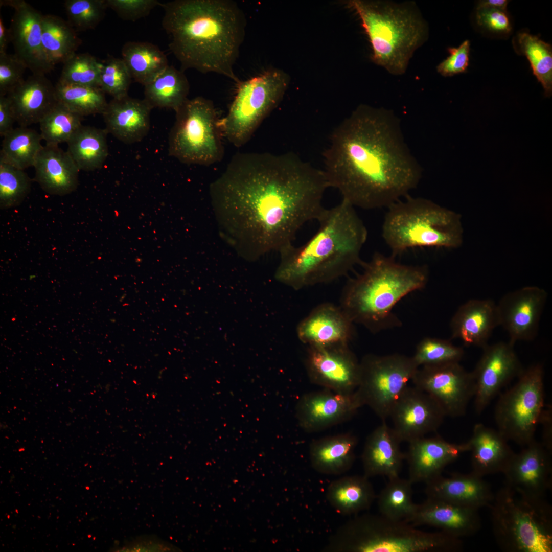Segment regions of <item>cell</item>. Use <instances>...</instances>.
Wrapping results in <instances>:
<instances>
[{"label": "cell", "mask_w": 552, "mask_h": 552, "mask_svg": "<svg viewBox=\"0 0 552 552\" xmlns=\"http://www.w3.org/2000/svg\"><path fill=\"white\" fill-rule=\"evenodd\" d=\"M330 188L323 170L294 153L240 152L211 183L220 236L240 256L257 260L293 244L317 220Z\"/></svg>", "instance_id": "1"}, {"label": "cell", "mask_w": 552, "mask_h": 552, "mask_svg": "<svg viewBox=\"0 0 552 552\" xmlns=\"http://www.w3.org/2000/svg\"><path fill=\"white\" fill-rule=\"evenodd\" d=\"M323 155L329 187L355 208H387L422 177L399 119L383 108L359 105L333 129Z\"/></svg>", "instance_id": "2"}, {"label": "cell", "mask_w": 552, "mask_h": 552, "mask_svg": "<svg viewBox=\"0 0 552 552\" xmlns=\"http://www.w3.org/2000/svg\"><path fill=\"white\" fill-rule=\"evenodd\" d=\"M162 24L181 70L194 69L240 80L234 66L245 36L246 19L232 0H174L161 3Z\"/></svg>", "instance_id": "3"}, {"label": "cell", "mask_w": 552, "mask_h": 552, "mask_svg": "<svg viewBox=\"0 0 552 552\" xmlns=\"http://www.w3.org/2000/svg\"><path fill=\"white\" fill-rule=\"evenodd\" d=\"M355 208L347 201L325 209L319 227L305 244H290L279 252L274 278L295 290L332 282L363 263L361 251L367 230Z\"/></svg>", "instance_id": "4"}, {"label": "cell", "mask_w": 552, "mask_h": 552, "mask_svg": "<svg viewBox=\"0 0 552 552\" xmlns=\"http://www.w3.org/2000/svg\"><path fill=\"white\" fill-rule=\"evenodd\" d=\"M395 258L374 253L342 290L341 309L354 324L373 333L401 326L394 307L409 293L423 289L428 281L426 265L403 264Z\"/></svg>", "instance_id": "5"}, {"label": "cell", "mask_w": 552, "mask_h": 552, "mask_svg": "<svg viewBox=\"0 0 552 552\" xmlns=\"http://www.w3.org/2000/svg\"><path fill=\"white\" fill-rule=\"evenodd\" d=\"M371 44L374 63L389 73L406 72L415 51L426 40L428 26L413 2L352 0Z\"/></svg>", "instance_id": "6"}, {"label": "cell", "mask_w": 552, "mask_h": 552, "mask_svg": "<svg viewBox=\"0 0 552 552\" xmlns=\"http://www.w3.org/2000/svg\"><path fill=\"white\" fill-rule=\"evenodd\" d=\"M460 538L419 530L404 520L363 514L341 526L324 549L334 552H454Z\"/></svg>", "instance_id": "7"}, {"label": "cell", "mask_w": 552, "mask_h": 552, "mask_svg": "<svg viewBox=\"0 0 552 552\" xmlns=\"http://www.w3.org/2000/svg\"><path fill=\"white\" fill-rule=\"evenodd\" d=\"M387 208L382 238L396 257L416 247L454 248L462 242L461 217L431 200L409 195Z\"/></svg>", "instance_id": "8"}, {"label": "cell", "mask_w": 552, "mask_h": 552, "mask_svg": "<svg viewBox=\"0 0 552 552\" xmlns=\"http://www.w3.org/2000/svg\"><path fill=\"white\" fill-rule=\"evenodd\" d=\"M490 508L493 534L502 550L552 551V508L544 498L523 495L504 485Z\"/></svg>", "instance_id": "9"}, {"label": "cell", "mask_w": 552, "mask_h": 552, "mask_svg": "<svg viewBox=\"0 0 552 552\" xmlns=\"http://www.w3.org/2000/svg\"><path fill=\"white\" fill-rule=\"evenodd\" d=\"M288 75L270 68L236 84L226 115L219 120L222 133L237 147L246 144L264 119L279 105L289 85Z\"/></svg>", "instance_id": "10"}, {"label": "cell", "mask_w": 552, "mask_h": 552, "mask_svg": "<svg viewBox=\"0 0 552 552\" xmlns=\"http://www.w3.org/2000/svg\"><path fill=\"white\" fill-rule=\"evenodd\" d=\"M169 137V154L183 163L209 165L220 161L224 149L216 109L212 101L188 99L175 111Z\"/></svg>", "instance_id": "11"}, {"label": "cell", "mask_w": 552, "mask_h": 552, "mask_svg": "<svg viewBox=\"0 0 552 552\" xmlns=\"http://www.w3.org/2000/svg\"><path fill=\"white\" fill-rule=\"evenodd\" d=\"M544 406V369L540 363L524 370L495 409L497 430L508 441L525 446L535 440Z\"/></svg>", "instance_id": "12"}, {"label": "cell", "mask_w": 552, "mask_h": 552, "mask_svg": "<svg viewBox=\"0 0 552 552\" xmlns=\"http://www.w3.org/2000/svg\"><path fill=\"white\" fill-rule=\"evenodd\" d=\"M360 363V381L355 392L362 406H369L386 421L419 366L412 356L398 353L367 354Z\"/></svg>", "instance_id": "13"}, {"label": "cell", "mask_w": 552, "mask_h": 552, "mask_svg": "<svg viewBox=\"0 0 552 552\" xmlns=\"http://www.w3.org/2000/svg\"><path fill=\"white\" fill-rule=\"evenodd\" d=\"M411 381L438 404L445 416L453 418L466 413L475 393L472 372L459 362L420 366Z\"/></svg>", "instance_id": "14"}, {"label": "cell", "mask_w": 552, "mask_h": 552, "mask_svg": "<svg viewBox=\"0 0 552 552\" xmlns=\"http://www.w3.org/2000/svg\"><path fill=\"white\" fill-rule=\"evenodd\" d=\"M305 364L312 383L341 394H351L360 381V363L347 344L307 346Z\"/></svg>", "instance_id": "15"}, {"label": "cell", "mask_w": 552, "mask_h": 552, "mask_svg": "<svg viewBox=\"0 0 552 552\" xmlns=\"http://www.w3.org/2000/svg\"><path fill=\"white\" fill-rule=\"evenodd\" d=\"M471 372L475 384L474 407L481 413L501 389L523 371L521 363L510 342L487 344Z\"/></svg>", "instance_id": "16"}, {"label": "cell", "mask_w": 552, "mask_h": 552, "mask_svg": "<svg viewBox=\"0 0 552 552\" xmlns=\"http://www.w3.org/2000/svg\"><path fill=\"white\" fill-rule=\"evenodd\" d=\"M14 10L9 29L14 54L32 74L45 75L54 66L49 60L42 42V15L24 0L1 1Z\"/></svg>", "instance_id": "17"}, {"label": "cell", "mask_w": 552, "mask_h": 552, "mask_svg": "<svg viewBox=\"0 0 552 552\" xmlns=\"http://www.w3.org/2000/svg\"><path fill=\"white\" fill-rule=\"evenodd\" d=\"M446 417L438 404L427 394L408 386L393 406L392 418L395 434L402 442H410L435 431Z\"/></svg>", "instance_id": "18"}, {"label": "cell", "mask_w": 552, "mask_h": 552, "mask_svg": "<svg viewBox=\"0 0 552 552\" xmlns=\"http://www.w3.org/2000/svg\"><path fill=\"white\" fill-rule=\"evenodd\" d=\"M547 299L545 290L523 287L503 296L497 304L499 326L508 333L510 342L529 341L537 335L539 321Z\"/></svg>", "instance_id": "19"}, {"label": "cell", "mask_w": 552, "mask_h": 552, "mask_svg": "<svg viewBox=\"0 0 552 552\" xmlns=\"http://www.w3.org/2000/svg\"><path fill=\"white\" fill-rule=\"evenodd\" d=\"M525 447L502 473L505 485L522 495L544 498L552 486L551 452L535 440Z\"/></svg>", "instance_id": "20"}, {"label": "cell", "mask_w": 552, "mask_h": 552, "mask_svg": "<svg viewBox=\"0 0 552 552\" xmlns=\"http://www.w3.org/2000/svg\"><path fill=\"white\" fill-rule=\"evenodd\" d=\"M361 407L355 392L346 394L323 388L303 395L296 405L295 415L303 429L316 432L348 421Z\"/></svg>", "instance_id": "21"}, {"label": "cell", "mask_w": 552, "mask_h": 552, "mask_svg": "<svg viewBox=\"0 0 552 552\" xmlns=\"http://www.w3.org/2000/svg\"><path fill=\"white\" fill-rule=\"evenodd\" d=\"M478 509L442 499L427 497L417 504L412 515L405 521L413 526L427 525L439 528L460 538L477 533L481 527Z\"/></svg>", "instance_id": "22"}, {"label": "cell", "mask_w": 552, "mask_h": 552, "mask_svg": "<svg viewBox=\"0 0 552 552\" xmlns=\"http://www.w3.org/2000/svg\"><path fill=\"white\" fill-rule=\"evenodd\" d=\"M409 443L406 458L409 465L408 479L412 484L427 483L439 477L447 465L470 450L467 442L453 444L439 436H424Z\"/></svg>", "instance_id": "23"}, {"label": "cell", "mask_w": 552, "mask_h": 552, "mask_svg": "<svg viewBox=\"0 0 552 552\" xmlns=\"http://www.w3.org/2000/svg\"><path fill=\"white\" fill-rule=\"evenodd\" d=\"M353 324L340 306L326 303L300 322L297 335L307 346L348 344L353 335Z\"/></svg>", "instance_id": "24"}, {"label": "cell", "mask_w": 552, "mask_h": 552, "mask_svg": "<svg viewBox=\"0 0 552 552\" xmlns=\"http://www.w3.org/2000/svg\"><path fill=\"white\" fill-rule=\"evenodd\" d=\"M499 326L497 304L490 300L471 299L462 305L450 323L451 337L464 345L483 348Z\"/></svg>", "instance_id": "25"}, {"label": "cell", "mask_w": 552, "mask_h": 552, "mask_svg": "<svg viewBox=\"0 0 552 552\" xmlns=\"http://www.w3.org/2000/svg\"><path fill=\"white\" fill-rule=\"evenodd\" d=\"M152 109L144 99L113 98L102 114L105 130L125 144L139 142L149 131Z\"/></svg>", "instance_id": "26"}, {"label": "cell", "mask_w": 552, "mask_h": 552, "mask_svg": "<svg viewBox=\"0 0 552 552\" xmlns=\"http://www.w3.org/2000/svg\"><path fill=\"white\" fill-rule=\"evenodd\" d=\"M19 126L39 123L57 104L55 87L45 75L32 74L7 95Z\"/></svg>", "instance_id": "27"}, {"label": "cell", "mask_w": 552, "mask_h": 552, "mask_svg": "<svg viewBox=\"0 0 552 552\" xmlns=\"http://www.w3.org/2000/svg\"><path fill=\"white\" fill-rule=\"evenodd\" d=\"M427 497L442 499L477 509L490 507L494 494L490 486L472 471L469 474L442 475L426 483Z\"/></svg>", "instance_id": "28"}, {"label": "cell", "mask_w": 552, "mask_h": 552, "mask_svg": "<svg viewBox=\"0 0 552 552\" xmlns=\"http://www.w3.org/2000/svg\"><path fill=\"white\" fill-rule=\"evenodd\" d=\"M33 167L35 181L51 195H67L78 187L80 170L67 151L58 145L43 146Z\"/></svg>", "instance_id": "29"}, {"label": "cell", "mask_w": 552, "mask_h": 552, "mask_svg": "<svg viewBox=\"0 0 552 552\" xmlns=\"http://www.w3.org/2000/svg\"><path fill=\"white\" fill-rule=\"evenodd\" d=\"M401 443L393 428L382 421L366 440L362 454L364 475L389 479L399 476L405 457L400 449Z\"/></svg>", "instance_id": "30"}, {"label": "cell", "mask_w": 552, "mask_h": 552, "mask_svg": "<svg viewBox=\"0 0 552 552\" xmlns=\"http://www.w3.org/2000/svg\"><path fill=\"white\" fill-rule=\"evenodd\" d=\"M467 442L471 452L472 472L481 477L503 473L515 454L497 429L481 423L474 425Z\"/></svg>", "instance_id": "31"}, {"label": "cell", "mask_w": 552, "mask_h": 552, "mask_svg": "<svg viewBox=\"0 0 552 552\" xmlns=\"http://www.w3.org/2000/svg\"><path fill=\"white\" fill-rule=\"evenodd\" d=\"M357 437L345 433L313 441L309 455L313 468L320 473L340 475L349 470L355 458Z\"/></svg>", "instance_id": "32"}, {"label": "cell", "mask_w": 552, "mask_h": 552, "mask_svg": "<svg viewBox=\"0 0 552 552\" xmlns=\"http://www.w3.org/2000/svg\"><path fill=\"white\" fill-rule=\"evenodd\" d=\"M375 498L372 485L365 476H347L332 482L327 498L331 505L343 515L358 514L370 508Z\"/></svg>", "instance_id": "33"}, {"label": "cell", "mask_w": 552, "mask_h": 552, "mask_svg": "<svg viewBox=\"0 0 552 552\" xmlns=\"http://www.w3.org/2000/svg\"><path fill=\"white\" fill-rule=\"evenodd\" d=\"M190 84L181 70L168 65L144 85V99L152 108L175 111L188 98Z\"/></svg>", "instance_id": "34"}, {"label": "cell", "mask_w": 552, "mask_h": 552, "mask_svg": "<svg viewBox=\"0 0 552 552\" xmlns=\"http://www.w3.org/2000/svg\"><path fill=\"white\" fill-rule=\"evenodd\" d=\"M107 133L105 129L82 125L66 143L67 152L80 171L102 167L108 155Z\"/></svg>", "instance_id": "35"}, {"label": "cell", "mask_w": 552, "mask_h": 552, "mask_svg": "<svg viewBox=\"0 0 552 552\" xmlns=\"http://www.w3.org/2000/svg\"><path fill=\"white\" fill-rule=\"evenodd\" d=\"M121 55L132 79L144 86L169 65L164 53L148 42H126Z\"/></svg>", "instance_id": "36"}, {"label": "cell", "mask_w": 552, "mask_h": 552, "mask_svg": "<svg viewBox=\"0 0 552 552\" xmlns=\"http://www.w3.org/2000/svg\"><path fill=\"white\" fill-rule=\"evenodd\" d=\"M42 42L44 52L54 66L64 63L75 54L82 42L67 21L52 14L42 15Z\"/></svg>", "instance_id": "37"}, {"label": "cell", "mask_w": 552, "mask_h": 552, "mask_svg": "<svg viewBox=\"0 0 552 552\" xmlns=\"http://www.w3.org/2000/svg\"><path fill=\"white\" fill-rule=\"evenodd\" d=\"M42 140L40 133L28 127L13 128L3 136L0 161L23 170L33 167Z\"/></svg>", "instance_id": "38"}, {"label": "cell", "mask_w": 552, "mask_h": 552, "mask_svg": "<svg viewBox=\"0 0 552 552\" xmlns=\"http://www.w3.org/2000/svg\"><path fill=\"white\" fill-rule=\"evenodd\" d=\"M55 87L58 102L83 117L102 114L108 103L99 87L59 82Z\"/></svg>", "instance_id": "39"}, {"label": "cell", "mask_w": 552, "mask_h": 552, "mask_svg": "<svg viewBox=\"0 0 552 552\" xmlns=\"http://www.w3.org/2000/svg\"><path fill=\"white\" fill-rule=\"evenodd\" d=\"M412 483L397 476L389 481L378 496L381 515L388 518L406 521L415 511L412 501Z\"/></svg>", "instance_id": "40"}, {"label": "cell", "mask_w": 552, "mask_h": 552, "mask_svg": "<svg viewBox=\"0 0 552 552\" xmlns=\"http://www.w3.org/2000/svg\"><path fill=\"white\" fill-rule=\"evenodd\" d=\"M517 40L520 52L529 61L533 74L549 95L552 89L551 45L526 32L519 33Z\"/></svg>", "instance_id": "41"}, {"label": "cell", "mask_w": 552, "mask_h": 552, "mask_svg": "<svg viewBox=\"0 0 552 552\" xmlns=\"http://www.w3.org/2000/svg\"><path fill=\"white\" fill-rule=\"evenodd\" d=\"M83 119V117L58 102L39 123L42 140L48 145L67 143L82 125Z\"/></svg>", "instance_id": "42"}, {"label": "cell", "mask_w": 552, "mask_h": 552, "mask_svg": "<svg viewBox=\"0 0 552 552\" xmlns=\"http://www.w3.org/2000/svg\"><path fill=\"white\" fill-rule=\"evenodd\" d=\"M464 356L463 349L454 345L450 340L426 337L417 344L412 357L420 367L459 362Z\"/></svg>", "instance_id": "43"}, {"label": "cell", "mask_w": 552, "mask_h": 552, "mask_svg": "<svg viewBox=\"0 0 552 552\" xmlns=\"http://www.w3.org/2000/svg\"><path fill=\"white\" fill-rule=\"evenodd\" d=\"M31 180L23 170L0 161V206L11 208L20 204L29 194Z\"/></svg>", "instance_id": "44"}, {"label": "cell", "mask_w": 552, "mask_h": 552, "mask_svg": "<svg viewBox=\"0 0 552 552\" xmlns=\"http://www.w3.org/2000/svg\"><path fill=\"white\" fill-rule=\"evenodd\" d=\"M101 65L89 53H76L63 63L58 82L99 87Z\"/></svg>", "instance_id": "45"}, {"label": "cell", "mask_w": 552, "mask_h": 552, "mask_svg": "<svg viewBox=\"0 0 552 552\" xmlns=\"http://www.w3.org/2000/svg\"><path fill=\"white\" fill-rule=\"evenodd\" d=\"M64 6L68 22L78 31L96 28L107 8L105 0H66Z\"/></svg>", "instance_id": "46"}, {"label": "cell", "mask_w": 552, "mask_h": 552, "mask_svg": "<svg viewBox=\"0 0 552 552\" xmlns=\"http://www.w3.org/2000/svg\"><path fill=\"white\" fill-rule=\"evenodd\" d=\"M101 63L99 88L113 98L128 95L132 78L122 59L109 56Z\"/></svg>", "instance_id": "47"}, {"label": "cell", "mask_w": 552, "mask_h": 552, "mask_svg": "<svg viewBox=\"0 0 552 552\" xmlns=\"http://www.w3.org/2000/svg\"><path fill=\"white\" fill-rule=\"evenodd\" d=\"M26 68L14 54H0V96H7L24 80Z\"/></svg>", "instance_id": "48"}, {"label": "cell", "mask_w": 552, "mask_h": 552, "mask_svg": "<svg viewBox=\"0 0 552 552\" xmlns=\"http://www.w3.org/2000/svg\"><path fill=\"white\" fill-rule=\"evenodd\" d=\"M107 8L112 9L125 20L134 21L148 15L161 3L157 0H105Z\"/></svg>", "instance_id": "49"}, {"label": "cell", "mask_w": 552, "mask_h": 552, "mask_svg": "<svg viewBox=\"0 0 552 552\" xmlns=\"http://www.w3.org/2000/svg\"><path fill=\"white\" fill-rule=\"evenodd\" d=\"M448 50L449 56L437 66L438 72L444 77L465 72L469 66V41L466 40L457 48H449Z\"/></svg>", "instance_id": "50"}, {"label": "cell", "mask_w": 552, "mask_h": 552, "mask_svg": "<svg viewBox=\"0 0 552 552\" xmlns=\"http://www.w3.org/2000/svg\"><path fill=\"white\" fill-rule=\"evenodd\" d=\"M476 20L479 26L495 33H508L512 29L506 11L500 9L477 8Z\"/></svg>", "instance_id": "51"}, {"label": "cell", "mask_w": 552, "mask_h": 552, "mask_svg": "<svg viewBox=\"0 0 552 552\" xmlns=\"http://www.w3.org/2000/svg\"><path fill=\"white\" fill-rule=\"evenodd\" d=\"M15 119L7 96H0V135L5 136L14 128Z\"/></svg>", "instance_id": "52"}, {"label": "cell", "mask_w": 552, "mask_h": 552, "mask_svg": "<svg viewBox=\"0 0 552 552\" xmlns=\"http://www.w3.org/2000/svg\"><path fill=\"white\" fill-rule=\"evenodd\" d=\"M540 423L543 424V441L542 444L547 449L551 452L552 450V428H551V406H548L546 408H544Z\"/></svg>", "instance_id": "53"}, {"label": "cell", "mask_w": 552, "mask_h": 552, "mask_svg": "<svg viewBox=\"0 0 552 552\" xmlns=\"http://www.w3.org/2000/svg\"><path fill=\"white\" fill-rule=\"evenodd\" d=\"M10 42H11V33L9 28L4 25L2 15L0 16V54L7 53V49Z\"/></svg>", "instance_id": "54"}, {"label": "cell", "mask_w": 552, "mask_h": 552, "mask_svg": "<svg viewBox=\"0 0 552 552\" xmlns=\"http://www.w3.org/2000/svg\"><path fill=\"white\" fill-rule=\"evenodd\" d=\"M509 3L507 0H485L479 2L477 8H492L506 11Z\"/></svg>", "instance_id": "55"}]
</instances>
